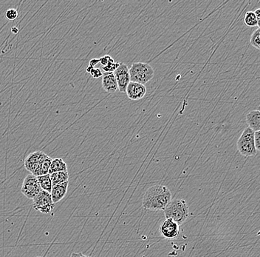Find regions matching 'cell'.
<instances>
[{
    "mask_svg": "<svg viewBox=\"0 0 260 257\" xmlns=\"http://www.w3.org/2000/svg\"><path fill=\"white\" fill-rule=\"evenodd\" d=\"M99 63L102 65V68L105 73H113L119 66V63H115L110 55H106L99 59Z\"/></svg>",
    "mask_w": 260,
    "mask_h": 257,
    "instance_id": "5bb4252c",
    "label": "cell"
},
{
    "mask_svg": "<svg viewBox=\"0 0 260 257\" xmlns=\"http://www.w3.org/2000/svg\"><path fill=\"white\" fill-rule=\"evenodd\" d=\"M6 17L8 20H15L18 17V11L14 9H8L6 13Z\"/></svg>",
    "mask_w": 260,
    "mask_h": 257,
    "instance_id": "44dd1931",
    "label": "cell"
},
{
    "mask_svg": "<svg viewBox=\"0 0 260 257\" xmlns=\"http://www.w3.org/2000/svg\"><path fill=\"white\" fill-rule=\"evenodd\" d=\"M160 232L166 239L172 240L176 238L180 233L179 224L170 219H167L162 224Z\"/></svg>",
    "mask_w": 260,
    "mask_h": 257,
    "instance_id": "30bf717a",
    "label": "cell"
},
{
    "mask_svg": "<svg viewBox=\"0 0 260 257\" xmlns=\"http://www.w3.org/2000/svg\"><path fill=\"white\" fill-rule=\"evenodd\" d=\"M130 82L139 83L145 85L146 83L152 80L154 71L152 67L148 63H133L129 69Z\"/></svg>",
    "mask_w": 260,
    "mask_h": 257,
    "instance_id": "3957f363",
    "label": "cell"
},
{
    "mask_svg": "<svg viewBox=\"0 0 260 257\" xmlns=\"http://www.w3.org/2000/svg\"><path fill=\"white\" fill-rule=\"evenodd\" d=\"M52 159L51 157L47 155L46 157L44 158L43 160L41 162L40 165L37 167L36 172L32 174V175L35 177H40V176L47 175L49 174V169H50V164H51Z\"/></svg>",
    "mask_w": 260,
    "mask_h": 257,
    "instance_id": "2e32d148",
    "label": "cell"
},
{
    "mask_svg": "<svg viewBox=\"0 0 260 257\" xmlns=\"http://www.w3.org/2000/svg\"><path fill=\"white\" fill-rule=\"evenodd\" d=\"M89 74H91L92 77L95 78V79H99V77H102V75H103V72H102L100 68H92Z\"/></svg>",
    "mask_w": 260,
    "mask_h": 257,
    "instance_id": "7402d4cb",
    "label": "cell"
},
{
    "mask_svg": "<svg viewBox=\"0 0 260 257\" xmlns=\"http://www.w3.org/2000/svg\"><path fill=\"white\" fill-rule=\"evenodd\" d=\"M99 63V59H92L89 61V66L94 67L95 68V66H97Z\"/></svg>",
    "mask_w": 260,
    "mask_h": 257,
    "instance_id": "d4e9b609",
    "label": "cell"
},
{
    "mask_svg": "<svg viewBox=\"0 0 260 257\" xmlns=\"http://www.w3.org/2000/svg\"><path fill=\"white\" fill-rule=\"evenodd\" d=\"M46 156L47 154L40 151L29 154L24 160V165L26 170L30 172L32 175L40 165L41 162Z\"/></svg>",
    "mask_w": 260,
    "mask_h": 257,
    "instance_id": "ba28073f",
    "label": "cell"
},
{
    "mask_svg": "<svg viewBox=\"0 0 260 257\" xmlns=\"http://www.w3.org/2000/svg\"><path fill=\"white\" fill-rule=\"evenodd\" d=\"M253 134L254 132L248 127L244 130L237 141V149L244 157H253L257 154V151L255 148L254 141H253Z\"/></svg>",
    "mask_w": 260,
    "mask_h": 257,
    "instance_id": "277c9868",
    "label": "cell"
},
{
    "mask_svg": "<svg viewBox=\"0 0 260 257\" xmlns=\"http://www.w3.org/2000/svg\"><path fill=\"white\" fill-rule=\"evenodd\" d=\"M253 141H254L255 148H256V151H259L260 150V131H256L253 134Z\"/></svg>",
    "mask_w": 260,
    "mask_h": 257,
    "instance_id": "603a6c76",
    "label": "cell"
},
{
    "mask_svg": "<svg viewBox=\"0 0 260 257\" xmlns=\"http://www.w3.org/2000/svg\"><path fill=\"white\" fill-rule=\"evenodd\" d=\"M166 219H170L179 225L186 222L189 216L188 207L186 201L183 199H175L171 200L164 209Z\"/></svg>",
    "mask_w": 260,
    "mask_h": 257,
    "instance_id": "7a4b0ae2",
    "label": "cell"
},
{
    "mask_svg": "<svg viewBox=\"0 0 260 257\" xmlns=\"http://www.w3.org/2000/svg\"><path fill=\"white\" fill-rule=\"evenodd\" d=\"M117 84H118V91L121 93H126V88L130 82L129 68L123 63H120L118 68L113 72Z\"/></svg>",
    "mask_w": 260,
    "mask_h": 257,
    "instance_id": "52a82bcc",
    "label": "cell"
},
{
    "mask_svg": "<svg viewBox=\"0 0 260 257\" xmlns=\"http://www.w3.org/2000/svg\"><path fill=\"white\" fill-rule=\"evenodd\" d=\"M68 165L66 162L61 158L53 159L49 169V175L57 173V172H68Z\"/></svg>",
    "mask_w": 260,
    "mask_h": 257,
    "instance_id": "9a60e30c",
    "label": "cell"
},
{
    "mask_svg": "<svg viewBox=\"0 0 260 257\" xmlns=\"http://www.w3.org/2000/svg\"><path fill=\"white\" fill-rule=\"evenodd\" d=\"M244 22H245V25L249 27H253L258 26V22L257 20H256V18L255 17L253 11H248V12L245 14V18H244ZM258 27H259V26H258Z\"/></svg>",
    "mask_w": 260,
    "mask_h": 257,
    "instance_id": "d6986e66",
    "label": "cell"
},
{
    "mask_svg": "<svg viewBox=\"0 0 260 257\" xmlns=\"http://www.w3.org/2000/svg\"><path fill=\"white\" fill-rule=\"evenodd\" d=\"M32 208L42 214H48L51 213L55 208V204L52 201L51 196L48 192L42 191L32 199Z\"/></svg>",
    "mask_w": 260,
    "mask_h": 257,
    "instance_id": "5b68a950",
    "label": "cell"
},
{
    "mask_svg": "<svg viewBox=\"0 0 260 257\" xmlns=\"http://www.w3.org/2000/svg\"><path fill=\"white\" fill-rule=\"evenodd\" d=\"M260 28L259 27H257L256 31L253 32L252 34L251 40H250V42H251V45L253 48H256V49L259 50V43H260Z\"/></svg>",
    "mask_w": 260,
    "mask_h": 257,
    "instance_id": "ffe728a7",
    "label": "cell"
},
{
    "mask_svg": "<svg viewBox=\"0 0 260 257\" xmlns=\"http://www.w3.org/2000/svg\"><path fill=\"white\" fill-rule=\"evenodd\" d=\"M42 191L37 177L29 175L24 178L23 183L21 187V192L27 199H34Z\"/></svg>",
    "mask_w": 260,
    "mask_h": 257,
    "instance_id": "8992f818",
    "label": "cell"
},
{
    "mask_svg": "<svg viewBox=\"0 0 260 257\" xmlns=\"http://www.w3.org/2000/svg\"><path fill=\"white\" fill-rule=\"evenodd\" d=\"M102 87L109 94H114L118 90V84L113 73H103Z\"/></svg>",
    "mask_w": 260,
    "mask_h": 257,
    "instance_id": "8fae6325",
    "label": "cell"
},
{
    "mask_svg": "<svg viewBox=\"0 0 260 257\" xmlns=\"http://www.w3.org/2000/svg\"><path fill=\"white\" fill-rule=\"evenodd\" d=\"M36 257H46V256H36Z\"/></svg>",
    "mask_w": 260,
    "mask_h": 257,
    "instance_id": "83f0119b",
    "label": "cell"
},
{
    "mask_svg": "<svg viewBox=\"0 0 260 257\" xmlns=\"http://www.w3.org/2000/svg\"><path fill=\"white\" fill-rule=\"evenodd\" d=\"M254 13L255 17L256 18V20L258 22V26L260 25V9H256V11H253Z\"/></svg>",
    "mask_w": 260,
    "mask_h": 257,
    "instance_id": "cb8c5ba5",
    "label": "cell"
},
{
    "mask_svg": "<svg viewBox=\"0 0 260 257\" xmlns=\"http://www.w3.org/2000/svg\"><path fill=\"white\" fill-rule=\"evenodd\" d=\"M11 32H12L13 33L17 34L18 32H19V31H18L17 27H11Z\"/></svg>",
    "mask_w": 260,
    "mask_h": 257,
    "instance_id": "4316f807",
    "label": "cell"
},
{
    "mask_svg": "<svg viewBox=\"0 0 260 257\" xmlns=\"http://www.w3.org/2000/svg\"><path fill=\"white\" fill-rule=\"evenodd\" d=\"M172 200V193L164 185H154L146 191L143 198V207L151 211L165 209Z\"/></svg>",
    "mask_w": 260,
    "mask_h": 257,
    "instance_id": "6da1fadb",
    "label": "cell"
},
{
    "mask_svg": "<svg viewBox=\"0 0 260 257\" xmlns=\"http://www.w3.org/2000/svg\"><path fill=\"white\" fill-rule=\"evenodd\" d=\"M37 180H38L39 183H40L41 188L42 191L48 192L50 193L51 192L52 182L51 179H50V175L40 176V177H37Z\"/></svg>",
    "mask_w": 260,
    "mask_h": 257,
    "instance_id": "ac0fdd59",
    "label": "cell"
},
{
    "mask_svg": "<svg viewBox=\"0 0 260 257\" xmlns=\"http://www.w3.org/2000/svg\"><path fill=\"white\" fill-rule=\"evenodd\" d=\"M126 93L130 100L137 101L144 98L146 93V88L144 84L130 82L126 88Z\"/></svg>",
    "mask_w": 260,
    "mask_h": 257,
    "instance_id": "9c48e42d",
    "label": "cell"
},
{
    "mask_svg": "<svg viewBox=\"0 0 260 257\" xmlns=\"http://www.w3.org/2000/svg\"><path fill=\"white\" fill-rule=\"evenodd\" d=\"M52 185H59L69 181V174L68 172H57L50 175Z\"/></svg>",
    "mask_w": 260,
    "mask_h": 257,
    "instance_id": "e0dca14e",
    "label": "cell"
},
{
    "mask_svg": "<svg viewBox=\"0 0 260 257\" xmlns=\"http://www.w3.org/2000/svg\"><path fill=\"white\" fill-rule=\"evenodd\" d=\"M71 257H90L88 256H86V255L83 254L81 253H73L71 255Z\"/></svg>",
    "mask_w": 260,
    "mask_h": 257,
    "instance_id": "484cf974",
    "label": "cell"
},
{
    "mask_svg": "<svg viewBox=\"0 0 260 257\" xmlns=\"http://www.w3.org/2000/svg\"><path fill=\"white\" fill-rule=\"evenodd\" d=\"M246 123L248 128L253 132L260 131V111L259 110H252L246 115Z\"/></svg>",
    "mask_w": 260,
    "mask_h": 257,
    "instance_id": "4fadbf2b",
    "label": "cell"
},
{
    "mask_svg": "<svg viewBox=\"0 0 260 257\" xmlns=\"http://www.w3.org/2000/svg\"><path fill=\"white\" fill-rule=\"evenodd\" d=\"M68 185H69V181L59 184V185H53L52 187L50 196H51L52 201L54 204L59 203L66 196Z\"/></svg>",
    "mask_w": 260,
    "mask_h": 257,
    "instance_id": "7c38bea8",
    "label": "cell"
}]
</instances>
